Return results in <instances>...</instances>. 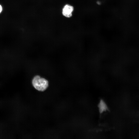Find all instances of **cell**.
<instances>
[{
	"label": "cell",
	"instance_id": "obj_1",
	"mask_svg": "<svg viewBox=\"0 0 139 139\" xmlns=\"http://www.w3.org/2000/svg\"><path fill=\"white\" fill-rule=\"evenodd\" d=\"M32 83L33 87L36 90L40 91H45L49 85L48 80L39 75H36L34 77Z\"/></svg>",
	"mask_w": 139,
	"mask_h": 139
},
{
	"label": "cell",
	"instance_id": "obj_2",
	"mask_svg": "<svg viewBox=\"0 0 139 139\" xmlns=\"http://www.w3.org/2000/svg\"><path fill=\"white\" fill-rule=\"evenodd\" d=\"M74 10V7L70 5L67 4L65 5L62 10V14L64 16L70 18L72 15Z\"/></svg>",
	"mask_w": 139,
	"mask_h": 139
},
{
	"label": "cell",
	"instance_id": "obj_3",
	"mask_svg": "<svg viewBox=\"0 0 139 139\" xmlns=\"http://www.w3.org/2000/svg\"><path fill=\"white\" fill-rule=\"evenodd\" d=\"M98 107L99 112L100 113L103 112L108 110V108L105 103L102 100H101L99 104L98 105Z\"/></svg>",
	"mask_w": 139,
	"mask_h": 139
},
{
	"label": "cell",
	"instance_id": "obj_4",
	"mask_svg": "<svg viewBox=\"0 0 139 139\" xmlns=\"http://www.w3.org/2000/svg\"><path fill=\"white\" fill-rule=\"evenodd\" d=\"M2 10V8L1 6L0 5V13L1 12Z\"/></svg>",
	"mask_w": 139,
	"mask_h": 139
}]
</instances>
